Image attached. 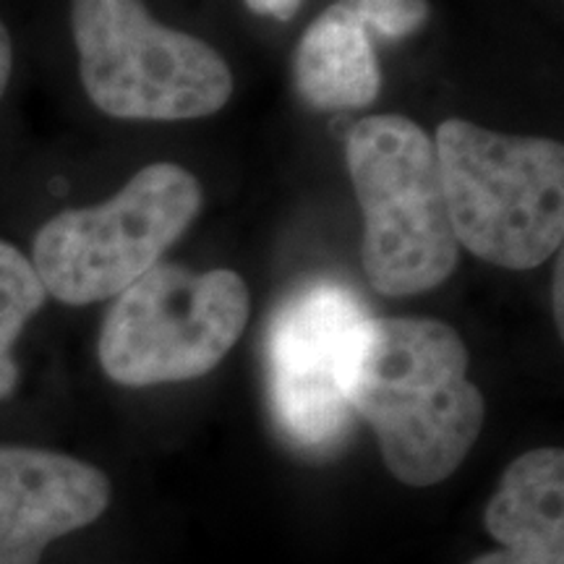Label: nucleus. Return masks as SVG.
I'll return each instance as SVG.
<instances>
[{
	"mask_svg": "<svg viewBox=\"0 0 564 564\" xmlns=\"http://www.w3.org/2000/svg\"><path fill=\"white\" fill-rule=\"evenodd\" d=\"M348 398L352 413L377 434L390 474L408 486H434L453 476L486 419L460 335L423 316L366 322Z\"/></svg>",
	"mask_w": 564,
	"mask_h": 564,
	"instance_id": "nucleus-1",
	"label": "nucleus"
},
{
	"mask_svg": "<svg viewBox=\"0 0 564 564\" xmlns=\"http://www.w3.org/2000/svg\"><path fill=\"white\" fill-rule=\"evenodd\" d=\"M364 212V272L373 291L405 299L440 288L460 259L434 139L403 116H371L345 144Z\"/></svg>",
	"mask_w": 564,
	"mask_h": 564,
	"instance_id": "nucleus-3",
	"label": "nucleus"
},
{
	"mask_svg": "<svg viewBox=\"0 0 564 564\" xmlns=\"http://www.w3.org/2000/svg\"><path fill=\"white\" fill-rule=\"evenodd\" d=\"M457 243L502 270H533L562 249L564 147L447 118L434 137Z\"/></svg>",
	"mask_w": 564,
	"mask_h": 564,
	"instance_id": "nucleus-2",
	"label": "nucleus"
},
{
	"mask_svg": "<svg viewBox=\"0 0 564 564\" xmlns=\"http://www.w3.org/2000/svg\"><path fill=\"white\" fill-rule=\"evenodd\" d=\"M202 199L194 173L152 162L112 199L51 217L32 246L45 293L68 306L116 299L158 267L199 215Z\"/></svg>",
	"mask_w": 564,
	"mask_h": 564,
	"instance_id": "nucleus-5",
	"label": "nucleus"
},
{
	"mask_svg": "<svg viewBox=\"0 0 564 564\" xmlns=\"http://www.w3.org/2000/svg\"><path fill=\"white\" fill-rule=\"evenodd\" d=\"M11 70H13V42H11L9 30H6V24L0 21V100H3L6 89H9Z\"/></svg>",
	"mask_w": 564,
	"mask_h": 564,
	"instance_id": "nucleus-14",
	"label": "nucleus"
},
{
	"mask_svg": "<svg viewBox=\"0 0 564 564\" xmlns=\"http://www.w3.org/2000/svg\"><path fill=\"white\" fill-rule=\"evenodd\" d=\"M366 30L390 40H403L429 21V0H345Z\"/></svg>",
	"mask_w": 564,
	"mask_h": 564,
	"instance_id": "nucleus-12",
	"label": "nucleus"
},
{
	"mask_svg": "<svg viewBox=\"0 0 564 564\" xmlns=\"http://www.w3.org/2000/svg\"><path fill=\"white\" fill-rule=\"evenodd\" d=\"M371 316L337 282L291 293L267 333L270 398L282 434L303 453H333L350 429V371Z\"/></svg>",
	"mask_w": 564,
	"mask_h": 564,
	"instance_id": "nucleus-7",
	"label": "nucleus"
},
{
	"mask_svg": "<svg viewBox=\"0 0 564 564\" xmlns=\"http://www.w3.org/2000/svg\"><path fill=\"white\" fill-rule=\"evenodd\" d=\"M110 494L108 476L95 465L0 444V564H40L55 539L95 523Z\"/></svg>",
	"mask_w": 564,
	"mask_h": 564,
	"instance_id": "nucleus-8",
	"label": "nucleus"
},
{
	"mask_svg": "<svg viewBox=\"0 0 564 564\" xmlns=\"http://www.w3.org/2000/svg\"><path fill=\"white\" fill-rule=\"evenodd\" d=\"M45 295L32 259L13 243L0 241V400L17 390L19 366L13 361V345L42 308Z\"/></svg>",
	"mask_w": 564,
	"mask_h": 564,
	"instance_id": "nucleus-11",
	"label": "nucleus"
},
{
	"mask_svg": "<svg viewBox=\"0 0 564 564\" xmlns=\"http://www.w3.org/2000/svg\"><path fill=\"white\" fill-rule=\"evenodd\" d=\"M249 288L230 270L158 264L116 295L102 322L100 364L112 382H188L228 356L249 322Z\"/></svg>",
	"mask_w": 564,
	"mask_h": 564,
	"instance_id": "nucleus-6",
	"label": "nucleus"
},
{
	"mask_svg": "<svg viewBox=\"0 0 564 564\" xmlns=\"http://www.w3.org/2000/svg\"><path fill=\"white\" fill-rule=\"evenodd\" d=\"M84 91L121 121H194L223 110L232 70L194 34L171 30L144 0H70Z\"/></svg>",
	"mask_w": 564,
	"mask_h": 564,
	"instance_id": "nucleus-4",
	"label": "nucleus"
},
{
	"mask_svg": "<svg viewBox=\"0 0 564 564\" xmlns=\"http://www.w3.org/2000/svg\"><path fill=\"white\" fill-rule=\"evenodd\" d=\"M295 84L319 110L366 108L382 89V68L369 30L345 0L319 13L295 51Z\"/></svg>",
	"mask_w": 564,
	"mask_h": 564,
	"instance_id": "nucleus-10",
	"label": "nucleus"
},
{
	"mask_svg": "<svg viewBox=\"0 0 564 564\" xmlns=\"http://www.w3.org/2000/svg\"><path fill=\"white\" fill-rule=\"evenodd\" d=\"M564 259L560 257L556 259V267H554V312H556V322H560V329H562V322H564V306H562V291H564Z\"/></svg>",
	"mask_w": 564,
	"mask_h": 564,
	"instance_id": "nucleus-15",
	"label": "nucleus"
},
{
	"mask_svg": "<svg viewBox=\"0 0 564 564\" xmlns=\"http://www.w3.org/2000/svg\"><path fill=\"white\" fill-rule=\"evenodd\" d=\"M303 0H246V6L257 17H270L278 21H291L299 13Z\"/></svg>",
	"mask_w": 564,
	"mask_h": 564,
	"instance_id": "nucleus-13",
	"label": "nucleus"
},
{
	"mask_svg": "<svg viewBox=\"0 0 564 564\" xmlns=\"http://www.w3.org/2000/svg\"><path fill=\"white\" fill-rule=\"evenodd\" d=\"M486 531L505 549L470 564H564L562 449H533L510 463L486 507Z\"/></svg>",
	"mask_w": 564,
	"mask_h": 564,
	"instance_id": "nucleus-9",
	"label": "nucleus"
}]
</instances>
